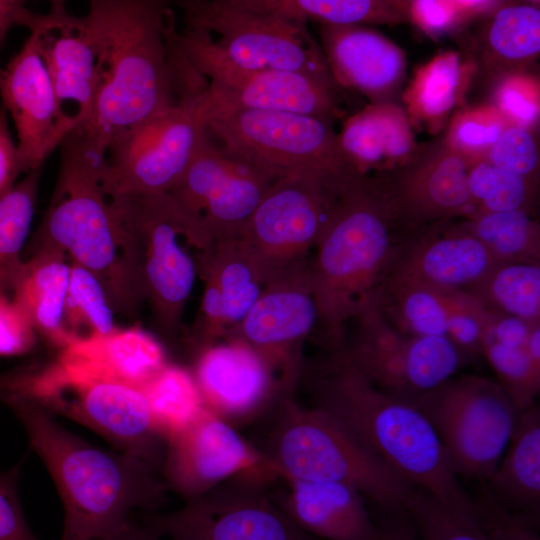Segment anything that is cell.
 Masks as SVG:
<instances>
[{
  "label": "cell",
  "instance_id": "cell-12",
  "mask_svg": "<svg viewBox=\"0 0 540 540\" xmlns=\"http://www.w3.org/2000/svg\"><path fill=\"white\" fill-rule=\"evenodd\" d=\"M342 171H298L270 185L241 237L266 283L310 259L327 221Z\"/></svg>",
  "mask_w": 540,
  "mask_h": 540
},
{
  "label": "cell",
  "instance_id": "cell-28",
  "mask_svg": "<svg viewBox=\"0 0 540 540\" xmlns=\"http://www.w3.org/2000/svg\"><path fill=\"white\" fill-rule=\"evenodd\" d=\"M289 492L278 504L302 530L320 540H375L365 497L353 486L324 481L286 480Z\"/></svg>",
  "mask_w": 540,
  "mask_h": 540
},
{
  "label": "cell",
  "instance_id": "cell-35",
  "mask_svg": "<svg viewBox=\"0 0 540 540\" xmlns=\"http://www.w3.org/2000/svg\"><path fill=\"white\" fill-rule=\"evenodd\" d=\"M469 64L452 51L439 54L422 67L406 93L412 117L439 129L456 107L467 84Z\"/></svg>",
  "mask_w": 540,
  "mask_h": 540
},
{
  "label": "cell",
  "instance_id": "cell-53",
  "mask_svg": "<svg viewBox=\"0 0 540 540\" xmlns=\"http://www.w3.org/2000/svg\"><path fill=\"white\" fill-rule=\"evenodd\" d=\"M42 13L29 10L24 1L0 0V46L7 32L16 25L30 31L40 22Z\"/></svg>",
  "mask_w": 540,
  "mask_h": 540
},
{
  "label": "cell",
  "instance_id": "cell-29",
  "mask_svg": "<svg viewBox=\"0 0 540 540\" xmlns=\"http://www.w3.org/2000/svg\"><path fill=\"white\" fill-rule=\"evenodd\" d=\"M345 164L364 174L388 172L405 163L416 151L410 120L393 103H371L350 116L337 134Z\"/></svg>",
  "mask_w": 540,
  "mask_h": 540
},
{
  "label": "cell",
  "instance_id": "cell-14",
  "mask_svg": "<svg viewBox=\"0 0 540 540\" xmlns=\"http://www.w3.org/2000/svg\"><path fill=\"white\" fill-rule=\"evenodd\" d=\"M273 478L237 475L149 526L168 540H320L298 527L267 491Z\"/></svg>",
  "mask_w": 540,
  "mask_h": 540
},
{
  "label": "cell",
  "instance_id": "cell-27",
  "mask_svg": "<svg viewBox=\"0 0 540 540\" xmlns=\"http://www.w3.org/2000/svg\"><path fill=\"white\" fill-rule=\"evenodd\" d=\"M321 48L337 86L355 89L371 103L391 101L406 72L404 51L367 26L320 25Z\"/></svg>",
  "mask_w": 540,
  "mask_h": 540
},
{
  "label": "cell",
  "instance_id": "cell-50",
  "mask_svg": "<svg viewBox=\"0 0 540 540\" xmlns=\"http://www.w3.org/2000/svg\"><path fill=\"white\" fill-rule=\"evenodd\" d=\"M520 76L506 79L497 86L496 108L507 119L510 117L517 120L519 124H524L523 127L528 129V125L536 122L538 104L535 93L528 94L527 88L523 87V84H519Z\"/></svg>",
  "mask_w": 540,
  "mask_h": 540
},
{
  "label": "cell",
  "instance_id": "cell-20",
  "mask_svg": "<svg viewBox=\"0 0 540 540\" xmlns=\"http://www.w3.org/2000/svg\"><path fill=\"white\" fill-rule=\"evenodd\" d=\"M244 473L279 478L258 447L207 407L189 426L166 439L164 482L186 501Z\"/></svg>",
  "mask_w": 540,
  "mask_h": 540
},
{
  "label": "cell",
  "instance_id": "cell-6",
  "mask_svg": "<svg viewBox=\"0 0 540 540\" xmlns=\"http://www.w3.org/2000/svg\"><path fill=\"white\" fill-rule=\"evenodd\" d=\"M258 448L285 480L338 482L355 487L388 515L406 513L417 487L406 481L329 413L302 406L294 396L271 413Z\"/></svg>",
  "mask_w": 540,
  "mask_h": 540
},
{
  "label": "cell",
  "instance_id": "cell-19",
  "mask_svg": "<svg viewBox=\"0 0 540 540\" xmlns=\"http://www.w3.org/2000/svg\"><path fill=\"white\" fill-rule=\"evenodd\" d=\"M472 164L442 135L418 146L402 165L376 175L386 188L399 225L410 235L474 212L468 188Z\"/></svg>",
  "mask_w": 540,
  "mask_h": 540
},
{
  "label": "cell",
  "instance_id": "cell-22",
  "mask_svg": "<svg viewBox=\"0 0 540 540\" xmlns=\"http://www.w3.org/2000/svg\"><path fill=\"white\" fill-rule=\"evenodd\" d=\"M166 364L165 352L151 334L137 327L118 328L72 340L44 371L16 370L13 377L25 386L115 382L141 388Z\"/></svg>",
  "mask_w": 540,
  "mask_h": 540
},
{
  "label": "cell",
  "instance_id": "cell-37",
  "mask_svg": "<svg viewBox=\"0 0 540 540\" xmlns=\"http://www.w3.org/2000/svg\"><path fill=\"white\" fill-rule=\"evenodd\" d=\"M468 292L492 312L540 321V263L497 264Z\"/></svg>",
  "mask_w": 540,
  "mask_h": 540
},
{
  "label": "cell",
  "instance_id": "cell-52",
  "mask_svg": "<svg viewBox=\"0 0 540 540\" xmlns=\"http://www.w3.org/2000/svg\"><path fill=\"white\" fill-rule=\"evenodd\" d=\"M23 172L9 127L7 111L0 108V197L15 185L18 175Z\"/></svg>",
  "mask_w": 540,
  "mask_h": 540
},
{
  "label": "cell",
  "instance_id": "cell-30",
  "mask_svg": "<svg viewBox=\"0 0 540 540\" xmlns=\"http://www.w3.org/2000/svg\"><path fill=\"white\" fill-rule=\"evenodd\" d=\"M540 53V10L528 3L488 12L475 41L478 68L496 82L525 75Z\"/></svg>",
  "mask_w": 540,
  "mask_h": 540
},
{
  "label": "cell",
  "instance_id": "cell-48",
  "mask_svg": "<svg viewBox=\"0 0 540 540\" xmlns=\"http://www.w3.org/2000/svg\"><path fill=\"white\" fill-rule=\"evenodd\" d=\"M36 331L24 310L9 295L0 293V356L29 352Z\"/></svg>",
  "mask_w": 540,
  "mask_h": 540
},
{
  "label": "cell",
  "instance_id": "cell-10",
  "mask_svg": "<svg viewBox=\"0 0 540 540\" xmlns=\"http://www.w3.org/2000/svg\"><path fill=\"white\" fill-rule=\"evenodd\" d=\"M333 121L236 108H206L205 112L206 130L226 151L275 179L298 171L338 173L347 168Z\"/></svg>",
  "mask_w": 540,
  "mask_h": 540
},
{
  "label": "cell",
  "instance_id": "cell-55",
  "mask_svg": "<svg viewBox=\"0 0 540 540\" xmlns=\"http://www.w3.org/2000/svg\"><path fill=\"white\" fill-rule=\"evenodd\" d=\"M98 540H160V537L149 526H141L131 517L119 529Z\"/></svg>",
  "mask_w": 540,
  "mask_h": 540
},
{
  "label": "cell",
  "instance_id": "cell-47",
  "mask_svg": "<svg viewBox=\"0 0 540 540\" xmlns=\"http://www.w3.org/2000/svg\"><path fill=\"white\" fill-rule=\"evenodd\" d=\"M472 498L477 517L491 540H540L538 523L499 508L481 489Z\"/></svg>",
  "mask_w": 540,
  "mask_h": 540
},
{
  "label": "cell",
  "instance_id": "cell-24",
  "mask_svg": "<svg viewBox=\"0 0 540 540\" xmlns=\"http://www.w3.org/2000/svg\"><path fill=\"white\" fill-rule=\"evenodd\" d=\"M448 222H437L410 234L385 284L468 292L498 264L463 222Z\"/></svg>",
  "mask_w": 540,
  "mask_h": 540
},
{
  "label": "cell",
  "instance_id": "cell-15",
  "mask_svg": "<svg viewBox=\"0 0 540 540\" xmlns=\"http://www.w3.org/2000/svg\"><path fill=\"white\" fill-rule=\"evenodd\" d=\"M178 41L208 82L207 109L278 111L331 120L342 115L336 87L301 73L238 67L199 32L185 30L178 33Z\"/></svg>",
  "mask_w": 540,
  "mask_h": 540
},
{
  "label": "cell",
  "instance_id": "cell-39",
  "mask_svg": "<svg viewBox=\"0 0 540 540\" xmlns=\"http://www.w3.org/2000/svg\"><path fill=\"white\" fill-rule=\"evenodd\" d=\"M141 389L165 441L189 426L206 408L193 374L177 365L167 363Z\"/></svg>",
  "mask_w": 540,
  "mask_h": 540
},
{
  "label": "cell",
  "instance_id": "cell-9",
  "mask_svg": "<svg viewBox=\"0 0 540 540\" xmlns=\"http://www.w3.org/2000/svg\"><path fill=\"white\" fill-rule=\"evenodd\" d=\"M185 30L199 32L234 65L308 75L338 88L306 24L263 12L244 0H183Z\"/></svg>",
  "mask_w": 540,
  "mask_h": 540
},
{
  "label": "cell",
  "instance_id": "cell-13",
  "mask_svg": "<svg viewBox=\"0 0 540 540\" xmlns=\"http://www.w3.org/2000/svg\"><path fill=\"white\" fill-rule=\"evenodd\" d=\"M206 91L184 96L113 142L107 150L110 193L168 192L181 178L205 130Z\"/></svg>",
  "mask_w": 540,
  "mask_h": 540
},
{
  "label": "cell",
  "instance_id": "cell-33",
  "mask_svg": "<svg viewBox=\"0 0 540 540\" xmlns=\"http://www.w3.org/2000/svg\"><path fill=\"white\" fill-rule=\"evenodd\" d=\"M474 296L467 291L385 284L378 309L400 331L415 336H445L451 319Z\"/></svg>",
  "mask_w": 540,
  "mask_h": 540
},
{
  "label": "cell",
  "instance_id": "cell-3",
  "mask_svg": "<svg viewBox=\"0 0 540 540\" xmlns=\"http://www.w3.org/2000/svg\"><path fill=\"white\" fill-rule=\"evenodd\" d=\"M409 236L378 175L342 171L327 221L309 260L326 347L351 321L378 307L385 281Z\"/></svg>",
  "mask_w": 540,
  "mask_h": 540
},
{
  "label": "cell",
  "instance_id": "cell-25",
  "mask_svg": "<svg viewBox=\"0 0 540 540\" xmlns=\"http://www.w3.org/2000/svg\"><path fill=\"white\" fill-rule=\"evenodd\" d=\"M0 95L17 131V153L23 172L40 169L64 133L53 87L32 35L0 67Z\"/></svg>",
  "mask_w": 540,
  "mask_h": 540
},
{
  "label": "cell",
  "instance_id": "cell-8",
  "mask_svg": "<svg viewBox=\"0 0 540 540\" xmlns=\"http://www.w3.org/2000/svg\"><path fill=\"white\" fill-rule=\"evenodd\" d=\"M434 428L458 478L484 483L509 444L520 411L495 380L453 376L408 401Z\"/></svg>",
  "mask_w": 540,
  "mask_h": 540
},
{
  "label": "cell",
  "instance_id": "cell-38",
  "mask_svg": "<svg viewBox=\"0 0 540 540\" xmlns=\"http://www.w3.org/2000/svg\"><path fill=\"white\" fill-rule=\"evenodd\" d=\"M463 224L498 264L540 263V228L531 212H477Z\"/></svg>",
  "mask_w": 540,
  "mask_h": 540
},
{
  "label": "cell",
  "instance_id": "cell-45",
  "mask_svg": "<svg viewBox=\"0 0 540 540\" xmlns=\"http://www.w3.org/2000/svg\"><path fill=\"white\" fill-rule=\"evenodd\" d=\"M406 13L425 32L439 36L456 30L468 20L487 14L495 1H405Z\"/></svg>",
  "mask_w": 540,
  "mask_h": 540
},
{
  "label": "cell",
  "instance_id": "cell-46",
  "mask_svg": "<svg viewBox=\"0 0 540 540\" xmlns=\"http://www.w3.org/2000/svg\"><path fill=\"white\" fill-rule=\"evenodd\" d=\"M484 161L504 171L537 180L538 145L529 129L510 125L490 147Z\"/></svg>",
  "mask_w": 540,
  "mask_h": 540
},
{
  "label": "cell",
  "instance_id": "cell-49",
  "mask_svg": "<svg viewBox=\"0 0 540 540\" xmlns=\"http://www.w3.org/2000/svg\"><path fill=\"white\" fill-rule=\"evenodd\" d=\"M19 467L0 472V540H38L24 517L19 495Z\"/></svg>",
  "mask_w": 540,
  "mask_h": 540
},
{
  "label": "cell",
  "instance_id": "cell-18",
  "mask_svg": "<svg viewBox=\"0 0 540 540\" xmlns=\"http://www.w3.org/2000/svg\"><path fill=\"white\" fill-rule=\"evenodd\" d=\"M15 397L59 412L105 437L119 451L157 464L160 441L143 390L115 382L23 386Z\"/></svg>",
  "mask_w": 540,
  "mask_h": 540
},
{
  "label": "cell",
  "instance_id": "cell-23",
  "mask_svg": "<svg viewBox=\"0 0 540 540\" xmlns=\"http://www.w3.org/2000/svg\"><path fill=\"white\" fill-rule=\"evenodd\" d=\"M49 75L67 135L92 118L98 87V50L85 17L53 1L30 31Z\"/></svg>",
  "mask_w": 540,
  "mask_h": 540
},
{
  "label": "cell",
  "instance_id": "cell-31",
  "mask_svg": "<svg viewBox=\"0 0 540 540\" xmlns=\"http://www.w3.org/2000/svg\"><path fill=\"white\" fill-rule=\"evenodd\" d=\"M507 447L480 489L499 508L539 524L540 410L535 404L519 413Z\"/></svg>",
  "mask_w": 540,
  "mask_h": 540
},
{
  "label": "cell",
  "instance_id": "cell-36",
  "mask_svg": "<svg viewBox=\"0 0 540 540\" xmlns=\"http://www.w3.org/2000/svg\"><path fill=\"white\" fill-rule=\"evenodd\" d=\"M40 169L26 176L0 197V293L12 297L22 271L23 248L37 201Z\"/></svg>",
  "mask_w": 540,
  "mask_h": 540
},
{
  "label": "cell",
  "instance_id": "cell-17",
  "mask_svg": "<svg viewBox=\"0 0 540 540\" xmlns=\"http://www.w3.org/2000/svg\"><path fill=\"white\" fill-rule=\"evenodd\" d=\"M309 260L271 278L245 317L223 339L242 342L257 351L292 393L305 367L304 342L319 330Z\"/></svg>",
  "mask_w": 540,
  "mask_h": 540
},
{
  "label": "cell",
  "instance_id": "cell-5",
  "mask_svg": "<svg viewBox=\"0 0 540 540\" xmlns=\"http://www.w3.org/2000/svg\"><path fill=\"white\" fill-rule=\"evenodd\" d=\"M311 405L337 418L406 481L455 512L476 515L434 428L410 403L326 355L306 365Z\"/></svg>",
  "mask_w": 540,
  "mask_h": 540
},
{
  "label": "cell",
  "instance_id": "cell-41",
  "mask_svg": "<svg viewBox=\"0 0 540 540\" xmlns=\"http://www.w3.org/2000/svg\"><path fill=\"white\" fill-rule=\"evenodd\" d=\"M536 181L504 171L484 160L474 162L468 172V188L474 206L472 214L515 210L532 213Z\"/></svg>",
  "mask_w": 540,
  "mask_h": 540
},
{
  "label": "cell",
  "instance_id": "cell-54",
  "mask_svg": "<svg viewBox=\"0 0 540 540\" xmlns=\"http://www.w3.org/2000/svg\"><path fill=\"white\" fill-rule=\"evenodd\" d=\"M389 523L380 526L375 540H419L415 527L407 515H389Z\"/></svg>",
  "mask_w": 540,
  "mask_h": 540
},
{
  "label": "cell",
  "instance_id": "cell-26",
  "mask_svg": "<svg viewBox=\"0 0 540 540\" xmlns=\"http://www.w3.org/2000/svg\"><path fill=\"white\" fill-rule=\"evenodd\" d=\"M197 268L204 287L192 335L209 344L224 339L245 317L266 279L241 238L213 243L198 254Z\"/></svg>",
  "mask_w": 540,
  "mask_h": 540
},
{
  "label": "cell",
  "instance_id": "cell-40",
  "mask_svg": "<svg viewBox=\"0 0 540 540\" xmlns=\"http://www.w3.org/2000/svg\"><path fill=\"white\" fill-rule=\"evenodd\" d=\"M113 312L96 276L81 265L70 262V279L62 315V328L68 343L117 330Z\"/></svg>",
  "mask_w": 540,
  "mask_h": 540
},
{
  "label": "cell",
  "instance_id": "cell-11",
  "mask_svg": "<svg viewBox=\"0 0 540 540\" xmlns=\"http://www.w3.org/2000/svg\"><path fill=\"white\" fill-rule=\"evenodd\" d=\"M351 322L353 334L327 348V355L406 402L455 376L463 363L464 355L448 337L406 334L378 307Z\"/></svg>",
  "mask_w": 540,
  "mask_h": 540
},
{
  "label": "cell",
  "instance_id": "cell-21",
  "mask_svg": "<svg viewBox=\"0 0 540 540\" xmlns=\"http://www.w3.org/2000/svg\"><path fill=\"white\" fill-rule=\"evenodd\" d=\"M194 379L205 406L232 426L272 413L294 396L257 351L235 340H221L198 353Z\"/></svg>",
  "mask_w": 540,
  "mask_h": 540
},
{
  "label": "cell",
  "instance_id": "cell-2",
  "mask_svg": "<svg viewBox=\"0 0 540 540\" xmlns=\"http://www.w3.org/2000/svg\"><path fill=\"white\" fill-rule=\"evenodd\" d=\"M59 147L54 192L23 254H65L96 276L113 311L131 316L146 296L134 237L105 187L107 152L82 128L67 134Z\"/></svg>",
  "mask_w": 540,
  "mask_h": 540
},
{
  "label": "cell",
  "instance_id": "cell-7",
  "mask_svg": "<svg viewBox=\"0 0 540 540\" xmlns=\"http://www.w3.org/2000/svg\"><path fill=\"white\" fill-rule=\"evenodd\" d=\"M137 249L146 299L162 333L175 336L198 276L197 256L213 243L167 192L112 193Z\"/></svg>",
  "mask_w": 540,
  "mask_h": 540
},
{
  "label": "cell",
  "instance_id": "cell-51",
  "mask_svg": "<svg viewBox=\"0 0 540 540\" xmlns=\"http://www.w3.org/2000/svg\"><path fill=\"white\" fill-rule=\"evenodd\" d=\"M535 324L518 317L491 311L484 342L494 341L507 347H524Z\"/></svg>",
  "mask_w": 540,
  "mask_h": 540
},
{
  "label": "cell",
  "instance_id": "cell-44",
  "mask_svg": "<svg viewBox=\"0 0 540 540\" xmlns=\"http://www.w3.org/2000/svg\"><path fill=\"white\" fill-rule=\"evenodd\" d=\"M496 106L459 112L444 134L447 142L472 163L484 160L500 134L510 125Z\"/></svg>",
  "mask_w": 540,
  "mask_h": 540
},
{
  "label": "cell",
  "instance_id": "cell-34",
  "mask_svg": "<svg viewBox=\"0 0 540 540\" xmlns=\"http://www.w3.org/2000/svg\"><path fill=\"white\" fill-rule=\"evenodd\" d=\"M257 10L292 21L330 26L399 24L408 21L405 1L244 0Z\"/></svg>",
  "mask_w": 540,
  "mask_h": 540
},
{
  "label": "cell",
  "instance_id": "cell-16",
  "mask_svg": "<svg viewBox=\"0 0 540 540\" xmlns=\"http://www.w3.org/2000/svg\"><path fill=\"white\" fill-rule=\"evenodd\" d=\"M275 180L213 143L205 127L190 164L167 193L215 243L242 237Z\"/></svg>",
  "mask_w": 540,
  "mask_h": 540
},
{
  "label": "cell",
  "instance_id": "cell-32",
  "mask_svg": "<svg viewBox=\"0 0 540 540\" xmlns=\"http://www.w3.org/2000/svg\"><path fill=\"white\" fill-rule=\"evenodd\" d=\"M23 260L12 298L24 310L35 331L62 348L68 343L62 328L70 279L68 257L55 250H38Z\"/></svg>",
  "mask_w": 540,
  "mask_h": 540
},
{
  "label": "cell",
  "instance_id": "cell-43",
  "mask_svg": "<svg viewBox=\"0 0 540 540\" xmlns=\"http://www.w3.org/2000/svg\"><path fill=\"white\" fill-rule=\"evenodd\" d=\"M482 353L520 412L535 404L540 389V358L532 356L525 346L507 347L494 341H485Z\"/></svg>",
  "mask_w": 540,
  "mask_h": 540
},
{
  "label": "cell",
  "instance_id": "cell-1",
  "mask_svg": "<svg viewBox=\"0 0 540 540\" xmlns=\"http://www.w3.org/2000/svg\"><path fill=\"white\" fill-rule=\"evenodd\" d=\"M98 50L94 112L81 128L108 147L180 97L173 13L160 0H92L84 16Z\"/></svg>",
  "mask_w": 540,
  "mask_h": 540
},
{
  "label": "cell",
  "instance_id": "cell-42",
  "mask_svg": "<svg viewBox=\"0 0 540 540\" xmlns=\"http://www.w3.org/2000/svg\"><path fill=\"white\" fill-rule=\"evenodd\" d=\"M406 513L419 540H491L477 515L455 512L420 488L408 500Z\"/></svg>",
  "mask_w": 540,
  "mask_h": 540
},
{
  "label": "cell",
  "instance_id": "cell-4",
  "mask_svg": "<svg viewBox=\"0 0 540 540\" xmlns=\"http://www.w3.org/2000/svg\"><path fill=\"white\" fill-rule=\"evenodd\" d=\"M1 400L21 421L58 489L65 513L61 540H98L123 526L133 510L162 501L167 486L156 464L91 445L32 400Z\"/></svg>",
  "mask_w": 540,
  "mask_h": 540
}]
</instances>
